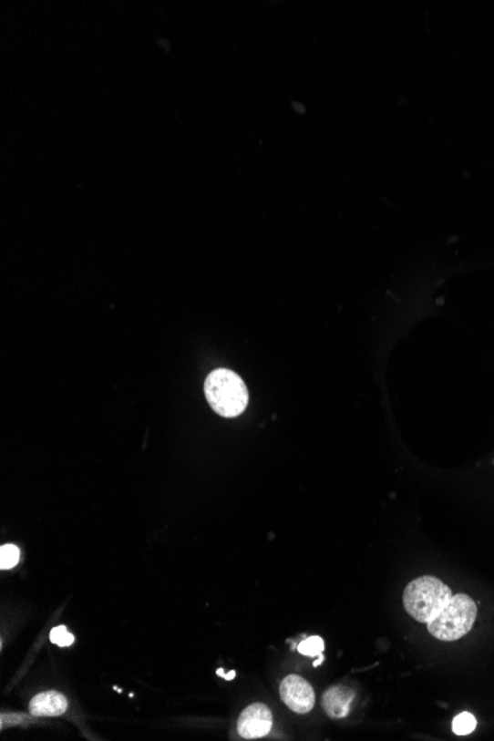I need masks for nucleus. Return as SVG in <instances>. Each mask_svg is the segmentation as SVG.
Returning <instances> with one entry per match:
<instances>
[{
  "label": "nucleus",
  "instance_id": "nucleus-3",
  "mask_svg": "<svg viewBox=\"0 0 494 741\" xmlns=\"http://www.w3.org/2000/svg\"><path fill=\"white\" fill-rule=\"evenodd\" d=\"M477 619V604L471 596L458 593L436 619L427 623V632L439 641H458L471 632Z\"/></svg>",
  "mask_w": 494,
  "mask_h": 741
},
{
  "label": "nucleus",
  "instance_id": "nucleus-4",
  "mask_svg": "<svg viewBox=\"0 0 494 741\" xmlns=\"http://www.w3.org/2000/svg\"><path fill=\"white\" fill-rule=\"evenodd\" d=\"M280 695L289 709L294 714H308L314 709L315 695L313 686L299 674H289L283 679Z\"/></svg>",
  "mask_w": 494,
  "mask_h": 741
},
{
  "label": "nucleus",
  "instance_id": "nucleus-9",
  "mask_svg": "<svg viewBox=\"0 0 494 741\" xmlns=\"http://www.w3.org/2000/svg\"><path fill=\"white\" fill-rule=\"evenodd\" d=\"M20 550L15 545H4L0 548V569L11 570L20 562Z\"/></svg>",
  "mask_w": 494,
  "mask_h": 741
},
{
  "label": "nucleus",
  "instance_id": "nucleus-10",
  "mask_svg": "<svg viewBox=\"0 0 494 741\" xmlns=\"http://www.w3.org/2000/svg\"><path fill=\"white\" fill-rule=\"evenodd\" d=\"M323 650H324V641L320 636H310L298 645V652L303 655H306V657L320 655Z\"/></svg>",
  "mask_w": 494,
  "mask_h": 741
},
{
  "label": "nucleus",
  "instance_id": "nucleus-6",
  "mask_svg": "<svg viewBox=\"0 0 494 741\" xmlns=\"http://www.w3.org/2000/svg\"><path fill=\"white\" fill-rule=\"evenodd\" d=\"M353 700L354 691L351 688L344 685H334L323 695L322 706L324 712L329 715V718H345V716H348Z\"/></svg>",
  "mask_w": 494,
  "mask_h": 741
},
{
  "label": "nucleus",
  "instance_id": "nucleus-1",
  "mask_svg": "<svg viewBox=\"0 0 494 741\" xmlns=\"http://www.w3.org/2000/svg\"><path fill=\"white\" fill-rule=\"evenodd\" d=\"M451 589L434 576H422L410 581L403 593L406 612L419 623H429L450 602Z\"/></svg>",
  "mask_w": 494,
  "mask_h": 741
},
{
  "label": "nucleus",
  "instance_id": "nucleus-14",
  "mask_svg": "<svg viewBox=\"0 0 494 741\" xmlns=\"http://www.w3.org/2000/svg\"><path fill=\"white\" fill-rule=\"evenodd\" d=\"M216 674H220V676H225V672L222 671V669H218V672H216Z\"/></svg>",
  "mask_w": 494,
  "mask_h": 741
},
{
  "label": "nucleus",
  "instance_id": "nucleus-11",
  "mask_svg": "<svg viewBox=\"0 0 494 741\" xmlns=\"http://www.w3.org/2000/svg\"><path fill=\"white\" fill-rule=\"evenodd\" d=\"M51 641L58 647H70L71 643H75V636L71 635L66 626H57L52 629Z\"/></svg>",
  "mask_w": 494,
  "mask_h": 741
},
{
  "label": "nucleus",
  "instance_id": "nucleus-12",
  "mask_svg": "<svg viewBox=\"0 0 494 741\" xmlns=\"http://www.w3.org/2000/svg\"><path fill=\"white\" fill-rule=\"evenodd\" d=\"M224 678L227 679V681H232V679L236 678V672H230V674H225Z\"/></svg>",
  "mask_w": 494,
  "mask_h": 741
},
{
  "label": "nucleus",
  "instance_id": "nucleus-13",
  "mask_svg": "<svg viewBox=\"0 0 494 741\" xmlns=\"http://www.w3.org/2000/svg\"><path fill=\"white\" fill-rule=\"evenodd\" d=\"M323 660H324V655L323 654L318 655V659L315 660L314 662V667L320 666V664H322L323 663Z\"/></svg>",
  "mask_w": 494,
  "mask_h": 741
},
{
  "label": "nucleus",
  "instance_id": "nucleus-2",
  "mask_svg": "<svg viewBox=\"0 0 494 741\" xmlns=\"http://www.w3.org/2000/svg\"><path fill=\"white\" fill-rule=\"evenodd\" d=\"M204 396L213 412L222 417H237L246 410L249 393L243 379L227 369L211 372L204 382Z\"/></svg>",
  "mask_w": 494,
  "mask_h": 741
},
{
  "label": "nucleus",
  "instance_id": "nucleus-5",
  "mask_svg": "<svg viewBox=\"0 0 494 741\" xmlns=\"http://www.w3.org/2000/svg\"><path fill=\"white\" fill-rule=\"evenodd\" d=\"M273 728V715L263 703H255L240 715L237 731L246 740L265 737Z\"/></svg>",
  "mask_w": 494,
  "mask_h": 741
},
{
  "label": "nucleus",
  "instance_id": "nucleus-8",
  "mask_svg": "<svg viewBox=\"0 0 494 741\" xmlns=\"http://www.w3.org/2000/svg\"><path fill=\"white\" fill-rule=\"evenodd\" d=\"M475 726H477V719L474 715L468 714V712H463L453 719V733L458 736L471 734L475 730Z\"/></svg>",
  "mask_w": 494,
  "mask_h": 741
},
{
  "label": "nucleus",
  "instance_id": "nucleus-7",
  "mask_svg": "<svg viewBox=\"0 0 494 741\" xmlns=\"http://www.w3.org/2000/svg\"><path fill=\"white\" fill-rule=\"evenodd\" d=\"M67 709V698L57 691H46L37 695L30 702V714L33 716H59L66 714Z\"/></svg>",
  "mask_w": 494,
  "mask_h": 741
}]
</instances>
